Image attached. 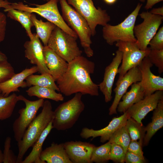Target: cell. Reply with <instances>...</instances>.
I'll list each match as a JSON object with an SVG mask.
<instances>
[{
  "instance_id": "1",
  "label": "cell",
  "mask_w": 163,
  "mask_h": 163,
  "mask_svg": "<svg viewBox=\"0 0 163 163\" xmlns=\"http://www.w3.org/2000/svg\"><path fill=\"white\" fill-rule=\"evenodd\" d=\"M94 69L93 62L82 55L76 57L68 63L66 72L56 81L59 91L66 96L78 93L98 96V85L90 76Z\"/></svg>"
},
{
  "instance_id": "2",
  "label": "cell",
  "mask_w": 163,
  "mask_h": 163,
  "mask_svg": "<svg viewBox=\"0 0 163 163\" xmlns=\"http://www.w3.org/2000/svg\"><path fill=\"white\" fill-rule=\"evenodd\" d=\"M41 112L34 118L25 131L21 139L17 142V163H21L25 154L32 147L44 130L53 121L54 111L51 103L44 101Z\"/></svg>"
},
{
  "instance_id": "3",
  "label": "cell",
  "mask_w": 163,
  "mask_h": 163,
  "mask_svg": "<svg viewBox=\"0 0 163 163\" xmlns=\"http://www.w3.org/2000/svg\"><path fill=\"white\" fill-rule=\"evenodd\" d=\"M62 16L66 22L75 32L87 56H92L94 52L91 47L92 32L86 20L68 3L66 0H59Z\"/></svg>"
},
{
  "instance_id": "4",
  "label": "cell",
  "mask_w": 163,
  "mask_h": 163,
  "mask_svg": "<svg viewBox=\"0 0 163 163\" xmlns=\"http://www.w3.org/2000/svg\"><path fill=\"white\" fill-rule=\"evenodd\" d=\"M82 95L80 93H76L71 99L58 106L54 111L53 128L63 131L74 125L85 108L82 99Z\"/></svg>"
},
{
  "instance_id": "5",
  "label": "cell",
  "mask_w": 163,
  "mask_h": 163,
  "mask_svg": "<svg viewBox=\"0 0 163 163\" xmlns=\"http://www.w3.org/2000/svg\"><path fill=\"white\" fill-rule=\"evenodd\" d=\"M59 1V0H49L42 5L30 4L33 6L24 4L21 2L11 3L8 8L37 13L67 33L77 38L78 37L76 33L68 25L59 13L58 7Z\"/></svg>"
},
{
  "instance_id": "6",
  "label": "cell",
  "mask_w": 163,
  "mask_h": 163,
  "mask_svg": "<svg viewBox=\"0 0 163 163\" xmlns=\"http://www.w3.org/2000/svg\"><path fill=\"white\" fill-rule=\"evenodd\" d=\"M142 5L139 3L132 12L118 24L112 25L107 24L103 26L102 36L107 44L112 45L119 41L136 42L133 29Z\"/></svg>"
},
{
  "instance_id": "7",
  "label": "cell",
  "mask_w": 163,
  "mask_h": 163,
  "mask_svg": "<svg viewBox=\"0 0 163 163\" xmlns=\"http://www.w3.org/2000/svg\"><path fill=\"white\" fill-rule=\"evenodd\" d=\"M77 39L56 26L50 37L47 46L69 63L82 53Z\"/></svg>"
},
{
  "instance_id": "8",
  "label": "cell",
  "mask_w": 163,
  "mask_h": 163,
  "mask_svg": "<svg viewBox=\"0 0 163 163\" xmlns=\"http://www.w3.org/2000/svg\"><path fill=\"white\" fill-rule=\"evenodd\" d=\"M67 1L87 21L92 36L95 34L97 25L104 26L110 20V16L106 11L100 7L96 8L92 0H67Z\"/></svg>"
},
{
  "instance_id": "9",
  "label": "cell",
  "mask_w": 163,
  "mask_h": 163,
  "mask_svg": "<svg viewBox=\"0 0 163 163\" xmlns=\"http://www.w3.org/2000/svg\"><path fill=\"white\" fill-rule=\"evenodd\" d=\"M139 15L143 21L135 26L134 34L136 39V44L140 50H145L148 48L149 41L157 32L162 23L163 17L148 11L142 12Z\"/></svg>"
},
{
  "instance_id": "10",
  "label": "cell",
  "mask_w": 163,
  "mask_h": 163,
  "mask_svg": "<svg viewBox=\"0 0 163 163\" xmlns=\"http://www.w3.org/2000/svg\"><path fill=\"white\" fill-rule=\"evenodd\" d=\"M18 96L19 101L24 102L25 106L19 110V115L12 125L14 138L17 142L21 139L25 131L36 116L39 109L42 107L44 101L42 99L32 101L22 95Z\"/></svg>"
},
{
  "instance_id": "11",
  "label": "cell",
  "mask_w": 163,
  "mask_h": 163,
  "mask_svg": "<svg viewBox=\"0 0 163 163\" xmlns=\"http://www.w3.org/2000/svg\"><path fill=\"white\" fill-rule=\"evenodd\" d=\"M116 46L122 53V64L118 69V79L130 69L139 66L150 50L149 47L145 50H140L136 42L119 41L116 42Z\"/></svg>"
},
{
  "instance_id": "12",
  "label": "cell",
  "mask_w": 163,
  "mask_h": 163,
  "mask_svg": "<svg viewBox=\"0 0 163 163\" xmlns=\"http://www.w3.org/2000/svg\"><path fill=\"white\" fill-rule=\"evenodd\" d=\"M141 74L138 66L130 69L122 77L118 79L113 90L115 97L109 109V115L117 114V107L123 95L129 86L134 83L141 81Z\"/></svg>"
},
{
  "instance_id": "13",
  "label": "cell",
  "mask_w": 163,
  "mask_h": 163,
  "mask_svg": "<svg viewBox=\"0 0 163 163\" xmlns=\"http://www.w3.org/2000/svg\"><path fill=\"white\" fill-rule=\"evenodd\" d=\"M24 46L25 57L31 64L37 66L38 72L40 74L50 75L45 63L43 46L36 33L33 34V38L25 42Z\"/></svg>"
},
{
  "instance_id": "14",
  "label": "cell",
  "mask_w": 163,
  "mask_h": 163,
  "mask_svg": "<svg viewBox=\"0 0 163 163\" xmlns=\"http://www.w3.org/2000/svg\"><path fill=\"white\" fill-rule=\"evenodd\" d=\"M129 118L126 111L118 117H113L105 127L99 130H94L87 127L82 129L80 133L82 138L87 139L100 137L102 143L108 141L113 134L119 128L125 125L127 119Z\"/></svg>"
},
{
  "instance_id": "15",
  "label": "cell",
  "mask_w": 163,
  "mask_h": 163,
  "mask_svg": "<svg viewBox=\"0 0 163 163\" xmlns=\"http://www.w3.org/2000/svg\"><path fill=\"white\" fill-rule=\"evenodd\" d=\"M163 91H156L132 105L126 111L129 117L142 124V120L156 107L158 102L163 97Z\"/></svg>"
},
{
  "instance_id": "16",
  "label": "cell",
  "mask_w": 163,
  "mask_h": 163,
  "mask_svg": "<svg viewBox=\"0 0 163 163\" xmlns=\"http://www.w3.org/2000/svg\"><path fill=\"white\" fill-rule=\"evenodd\" d=\"M153 65L147 56L139 66L142 77L140 82L144 90L145 97L156 91H163V78L152 72L151 68Z\"/></svg>"
},
{
  "instance_id": "17",
  "label": "cell",
  "mask_w": 163,
  "mask_h": 163,
  "mask_svg": "<svg viewBox=\"0 0 163 163\" xmlns=\"http://www.w3.org/2000/svg\"><path fill=\"white\" fill-rule=\"evenodd\" d=\"M122 58V53L118 50L116 51L115 56L111 62L105 69L103 81L98 85L99 89L104 95L106 103L110 101L112 99L113 86L115 78L118 73Z\"/></svg>"
},
{
  "instance_id": "18",
  "label": "cell",
  "mask_w": 163,
  "mask_h": 163,
  "mask_svg": "<svg viewBox=\"0 0 163 163\" xmlns=\"http://www.w3.org/2000/svg\"><path fill=\"white\" fill-rule=\"evenodd\" d=\"M64 143L67 154L72 163H91V156L95 146L94 145L77 141Z\"/></svg>"
},
{
  "instance_id": "19",
  "label": "cell",
  "mask_w": 163,
  "mask_h": 163,
  "mask_svg": "<svg viewBox=\"0 0 163 163\" xmlns=\"http://www.w3.org/2000/svg\"><path fill=\"white\" fill-rule=\"evenodd\" d=\"M38 72L37 66H34L26 68L20 72L15 74L7 80L0 83V91L1 94L7 96L12 93L19 92L18 88L26 87L25 80L30 75Z\"/></svg>"
},
{
  "instance_id": "20",
  "label": "cell",
  "mask_w": 163,
  "mask_h": 163,
  "mask_svg": "<svg viewBox=\"0 0 163 163\" xmlns=\"http://www.w3.org/2000/svg\"><path fill=\"white\" fill-rule=\"evenodd\" d=\"M43 52L46 65L56 81L66 72L68 63L47 46H43Z\"/></svg>"
},
{
  "instance_id": "21",
  "label": "cell",
  "mask_w": 163,
  "mask_h": 163,
  "mask_svg": "<svg viewBox=\"0 0 163 163\" xmlns=\"http://www.w3.org/2000/svg\"><path fill=\"white\" fill-rule=\"evenodd\" d=\"M42 163H72L64 147V143L53 142L43 150L40 155Z\"/></svg>"
},
{
  "instance_id": "22",
  "label": "cell",
  "mask_w": 163,
  "mask_h": 163,
  "mask_svg": "<svg viewBox=\"0 0 163 163\" xmlns=\"http://www.w3.org/2000/svg\"><path fill=\"white\" fill-rule=\"evenodd\" d=\"M129 91L122 96V101L119 102L117 108L118 112L124 113L133 104L138 102L145 97V94L140 82L131 85Z\"/></svg>"
},
{
  "instance_id": "23",
  "label": "cell",
  "mask_w": 163,
  "mask_h": 163,
  "mask_svg": "<svg viewBox=\"0 0 163 163\" xmlns=\"http://www.w3.org/2000/svg\"><path fill=\"white\" fill-rule=\"evenodd\" d=\"M151 122L145 127V134L143 145L147 146L153 135L163 126V97L159 101L153 110Z\"/></svg>"
},
{
  "instance_id": "24",
  "label": "cell",
  "mask_w": 163,
  "mask_h": 163,
  "mask_svg": "<svg viewBox=\"0 0 163 163\" xmlns=\"http://www.w3.org/2000/svg\"><path fill=\"white\" fill-rule=\"evenodd\" d=\"M53 128L52 121L43 131L32 146L33 148L30 153L23 160L21 163H42L40 157L43 150V144L46 137Z\"/></svg>"
},
{
  "instance_id": "25",
  "label": "cell",
  "mask_w": 163,
  "mask_h": 163,
  "mask_svg": "<svg viewBox=\"0 0 163 163\" xmlns=\"http://www.w3.org/2000/svg\"><path fill=\"white\" fill-rule=\"evenodd\" d=\"M4 11L7 12L8 17L19 22L26 30L27 35L30 40L33 36L31 31V27L34 24L31 19L32 13L28 11L9 8L5 9Z\"/></svg>"
},
{
  "instance_id": "26",
  "label": "cell",
  "mask_w": 163,
  "mask_h": 163,
  "mask_svg": "<svg viewBox=\"0 0 163 163\" xmlns=\"http://www.w3.org/2000/svg\"><path fill=\"white\" fill-rule=\"evenodd\" d=\"M31 19L36 29V34L44 46H47L50 37L56 26L50 21L44 22L38 20L34 13L31 14Z\"/></svg>"
},
{
  "instance_id": "27",
  "label": "cell",
  "mask_w": 163,
  "mask_h": 163,
  "mask_svg": "<svg viewBox=\"0 0 163 163\" xmlns=\"http://www.w3.org/2000/svg\"><path fill=\"white\" fill-rule=\"evenodd\" d=\"M25 81L26 87L36 86L48 88L59 91V89L55 82V81L50 74H32L27 77Z\"/></svg>"
},
{
  "instance_id": "28",
  "label": "cell",
  "mask_w": 163,
  "mask_h": 163,
  "mask_svg": "<svg viewBox=\"0 0 163 163\" xmlns=\"http://www.w3.org/2000/svg\"><path fill=\"white\" fill-rule=\"evenodd\" d=\"M20 101L18 96L13 93L7 96L0 94V121L11 117L17 103Z\"/></svg>"
},
{
  "instance_id": "29",
  "label": "cell",
  "mask_w": 163,
  "mask_h": 163,
  "mask_svg": "<svg viewBox=\"0 0 163 163\" xmlns=\"http://www.w3.org/2000/svg\"><path fill=\"white\" fill-rule=\"evenodd\" d=\"M26 92L29 96H35L39 99H50L56 102L62 101L64 99L62 94L46 87L33 86L27 90Z\"/></svg>"
},
{
  "instance_id": "30",
  "label": "cell",
  "mask_w": 163,
  "mask_h": 163,
  "mask_svg": "<svg viewBox=\"0 0 163 163\" xmlns=\"http://www.w3.org/2000/svg\"><path fill=\"white\" fill-rule=\"evenodd\" d=\"M125 126L131 140L139 141L143 143L145 131L142 124L129 117L127 120Z\"/></svg>"
},
{
  "instance_id": "31",
  "label": "cell",
  "mask_w": 163,
  "mask_h": 163,
  "mask_svg": "<svg viewBox=\"0 0 163 163\" xmlns=\"http://www.w3.org/2000/svg\"><path fill=\"white\" fill-rule=\"evenodd\" d=\"M111 143L109 141L98 147L95 146L92 152L91 161L92 163H105L110 160Z\"/></svg>"
},
{
  "instance_id": "32",
  "label": "cell",
  "mask_w": 163,
  "mask_h": 163,
  "mask_svg": "<svg viewBox=\"0 0 163 163\" xmlns=\"http://www.w3.org/2000/svg\"><path fill=\"white\" fill-rule=\"evenodd\" d=\"M131 141L125 125L118 129L108 140L121 146L126 152L128 147Z\"/></svg>"
},
{
  "instance_id": "33",
  "label": "cell",
  "mask_w": 163,
  "mask_h": 163,
  "mask_svg": "<svg viewBox=\"0 0 163 163\" xmlns=\"http://www.w3.org/2000/svg\"><path fill=\"white\" fill-rule=\"evenodd\" d=\"M11 138L10 136L6 137L3 152V163H17V156L11 149Z\"/></svg>"
},
{
  "instance_id": "34",
  "label": "cell",
  "mask_w": 163,
  "mask_h": 163,
  "mask_svg": "<svg viewBox=\"0 0 163 163\" xmlns=\"http://www.w3.org/2000/svg\"><path fill=\"white\" fill-rule=\"evenodd\" d=\"M148 57L151 63L158 68L159 73H162L163 72V50L150 49Z\"/></svg>"
},
{
  "instance_id": "35",
  "label": "cell",
  "mask_w": 163,
  "mask_h": 163,
  "mask_svg": "<svg viewBox=\"0 0 163 163\" xmlns=\"http://www.w3.org/2000/svg\"><path fill=\"white\" fill-rule=\"evenodd\" d=\"M126 153L121 146L114 143H111L110 160L116 163H123L125 162Z\"/></svg>"
},
{
  "instance_id": "36",
  "label": "cell",
  "mask_w": 163,
  "mask_h": 163,
  "mask_svg": "<svg viewBox=\"0 0 163 163\" xmlns=\"http://www.w3.org/2000/svg\"><path fill=\"white\" fill-rule=\"evenodd\" d=\"M15 74L13 67L7 60L0 61V83L9 79Z\"/></svg>"
},
{
  "instance_id": "37",
  "label": "cell",
  "mask_w": 163,
  "mask_h": 163,
  "mask_svg": "<svg viewBox=\"0 0 163 163\" xmlns=\"http://www.w3.org/2000/svg\"><path fill=\"white\" fill-rule=\"evenodd\" d=\"M151 50H163V26L159 29L158 32L149 41Z\"/></svg>"
},
{
  "instance_id": "38",
  "label": "cell",
  "mask_w": 163,
  "mask_h": 163,
  "mask_svg": "<svg viewBox=\"0 0 163 163\" xmlns=\"http://www.w3.org/2000/svg\"><path fill=\"white\" fill-rule=\"evenodd\" d=\"M143 143L139 141L131 140L127 149V151L133 153L140 157L143 159H145L142 150Z\"/></svg>"
},
{
  "instance_id": "39",
  "label": "cell",
  "mask_w": 163,
  "mask_h": 163,
  "mask_svg": "<svg viewBox=\"0 0 163 163\" xmlns=\"http://www.w3.org/2000/svg\"><path fill=\"white\" fill-rule=\"evenodd\" d=\"M146 162L145 159L133 153L127 151L126 153L125 162L126 163H145Z\"/></svg>"
},
{
  "instance_id": "40",
  "label": "cell",
  "mask_w": 163,
  "mask_h": 163,
  "mask_svg": "<svg viewBox=\"0 0 163 163\" xmlns=\"http://www.w3.org/2000/svg\"><path fill=\"white\" fill-rule=\"evenodd\" d=\"M7 22L6 16L4 13L0 12V43L5 38Z\"/></svg>"
},
{
  "instance_id": "41",
  "label": "cell",
  "mask_w": 163,
  "mask_h": 163,
  "mask_svg": "<svg viewBox=\"0 0 163 163\" xmlns=\"http://www.w3.org/2000/svg\"><path fill=\"white\" fill-rule=\"evenodd\" d=\"M163 1V0H147V2L145 6V8L146 10L150 9L156 3Z\"/></svg>"
},
{
  "instance_id": "42",
  "label": "cell",
  "mask_w": 163,
  "mask_h": 163,
  "mask_svg": "<svg viewBox=\"0 0 163 163\" xmlns=\"http://www.w3.org/2000/svg\"><path fill=\"white\" fill-rule=\"evenodd\" d=\"M150 12L154 14L163 16V6L153 8Z\"/></svg>"
},
{
  "instance_id": "43",
  "label": "cell",
  "mask_w": 163,
  "mask_h": 163,
  "mask_svg": "<svg viewBox=\"0 0 163 163\" xmlns=\"http://www.w3.org/2000/svg\"><path fill=\"white\" fill-rule=\"evenodd\" d=\"M11 3L6 0H0V8H2L5 9L9 8Z\"/></svg>"
},
{
  "instance_id": "44",
  "label": "cell",
  "mask_w": 163,
  "mask_h": 163,
  "mask_svg": "<svg viewBox=\"0 0 163 163\" xmlns=\"http://www.w3.org/2000/svg\"><path fill=\"white\" fill-rule=\"evenodd\" d=\"M7 59L6 55L0 50V61L7 60Z\"/></svg>"
},
{
  "instance_id": "45",
  "label": "cell",
  "mask_w": 163,
  "mask_h": 163,
  "mask_svg": "<svg viewBox=\"0 0 163 163\" xmlns=\"http://www.w3.org/2000/svg\"><path fill=\"white\" fill-rule=\"evenodd\" d=\"M3 154L1 147L0 146V163H3Z\"/></svg>"
},
{
  "instance_id": "46",
  "label": "cell",
  "mask_w": 163,
  "mask_h": 163,
  "mask_svg": "<svg viewBox=\"0 0 163 163\" xmlns=\"http://www.w3.org/2000/svg\"><path fill=\"white\" fill-rule=\"evenodd\" d=\"M105 2L109 4H111L114 3L117 0H104Z\"/></svg>"
},
{
  "instance_id": "47",
  "label": "cell",
  "mask_w": 163,
  "mask_h": 163,
  "mask_svg": "<svg viewBox=\"0 0 163 163\" xmlns=\"http://www.w3.org/2000/svg\"><path fill=\"white\" fill-rule=\"evenodd\" d=\"M145 0H140V1L142 2H144L145 1Z\"/></svg>"
},
{
  "instance_id": "48",
  "label": "cell",
  "mask_w": 163,
  "mask_h": 163,
  "mask_svg": "<svg viewBox=\"0 0 163 163\" xmlns=\"http://www.w3.org/2000/svg\"><path fill=\"white\" fill-rule=\"evenodd\" d=\"M43 1H48L49 0H43Z\"/></svg>"
},
{
  "instance_id": "49",
  "label": "cell",
  "mask_w": 163,
  "mask_h": 163,
  "mask_svg": "<svg viewBox=\"0 0 163 163\" xmlns=\"http://www.w3.org/2000/svg\"><path fill=\"white\" fill-rule=\"evenodd\" d=\"M1 93V91H0V94Z\"/></svg>"
},
{
  "instance_id": "50",
  "label": "cell",
  "mask_w": 163,
  "mask_h": 163,
  "mask_svg": "<svg viewBox=\"0 0 163 163\" xmlns=\"http://www.w3.org/2000/svg\"><path fill=\"white\" fill-rule=\"evenodd\" d=\"M6 0V1H8V0Z\"/></svg>"
}]
</instances>
